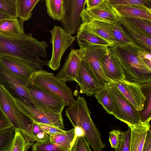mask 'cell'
<instances>
[{
    "mask_svg": "<svg viewBox=\"0 0 151 151\" xmlns=\"http://www.w3.org/2000/svg\"><path fill=\"white\" fill-rule=\"evenodd\" d=\"M15 134L12 127L0 131V151H6L12 142Z\"/></svg>",
    "mask_w": 151,
    "mask_h": 151,
    "instance_id": "obj_33",
    "label": "cell"
},
{
    "mask_svg": "<svg viewBox=\"0 0 151 151\" xmlns=\"http://www.w3.org/2000/svg\"><path fill=\"white\" fill-rule=\"evenodd\" d=\"M48 45L43 40L39 42L31 34L20 36L0 34V56H6L20 59L36 71L43 70L48 61L46 48Z\"/></svg>",
    "mask_w": 151,
    "mask_h": 151,
    "instance_id": "obj_1",
    "label": "cell"
},
{
    "mask_svg": "<svg viewBox=\"0 0 151 151\" xmlns=\"http://www.w3.org/2000/svg\"><path fill=\"white\" fill-rule=\"evenodd\" d=\"M30 83L47 92L59 96L67 106L76 101L70 88L58 80L53 73L43 70L36 71L32 75Z\"/></svg>",
    "mask_w": 151,
    "mask_h": 151,
    "instance_id": "obj_4",
    "label": "cell"
},
{
    "mask_svg": "<svg viewBox=\"0 0 151 151\" xmlns=\"http://www.w3.org/2000/svg\"><path fill=\"white\" fill-rule=\"evenodd\" d=\"M14 18L11 16L4 13L0 11V20L5 19H10Z\"/></svg>",
    "mask_w": 151,
    "mask_h": 151,
    "instance_id": "obj_47",
    "label": "cell"
},
{
    "mask_svg": "<svg viewBox=\"0 0 151 151\" xmlns=\"http://www.w3.org/2000/svg\"><path fill=\"white\" fill-rule=\"evenodd\" d=\"M117 17L121 28L132 44L141 50L151 52V36L142 30L129 24L118 16Z\"/></svg>",
    "mask_w": 151,
    "mask_h": 151,
    "instance_id": "obj_16",
    "label": "cell"
},
{
    "mask_svg": "<svg viewBox=\"0 0 151 151\" xmlns=\"http://www.w3.org/2000/svg\"><path fill=\"white\" fill-rule=\"evenodd\" d=\"M0 61L14 74L29 83L36 71L23 61L14 57L0 56Z\"/></svg>",
    "mask_w": 151,
    "mask_h": 151,
    "instance_id": "obj_19",
    "label": "cell"
},
{
    "mask_svg": "<svg viewBox=\"0 0 151 151\" xmlns=\"http://www.w3.org/2000/svg\"><path fill=\"white\" fill-rule=\"evenodd\" d=\"M50 141V136L43 131L38 133L30 141L32 142H36L37 143H42Z\"/></svg>",
    "mask_w": 151,
    "mask_h": 151,
    "instance_id": "obj_43",
    "label": "cell"
},
{
    "mask_svg": "<svg viewBox=\"0 0 151 151\" xmlns=\"http://www.w3.org/2000/svg\"><path fill=\"white\" fill-rule=\"evenodd\" d=\"M131 130L129 127L128 130L123 132L121 140L118 148L115 150L118 151H130Z\"/></svg>",
    "mask_w": 151,
    "mask_h": 151,
    "instance_id": "obj_36",
    "label": "cell"
},
{
    "mask_svg": "<svg viewBox=\"0 0 151 151\" xmlns=\"http://www.w3.org/2000/svg\"><path fill=\"white\" fill-rule=\"evenodd\" d=\"M0 106L15 130L23 133L33 122L19 109L15 99L0 85Z\"/></svg>",
    "mask_w": 151,
    "mask_h": 151,
    "instance_id": "obj_7",
    "label": "cell"
},
{
    "mask_svg": "<svg viewBox=\"0 0 151 151\" xmlns=\"http://www.w3.org/2000/svg\"><path fill=\"white\" fill-rule=\"evenodd\" d=\"M86 0H63V13L61 20L64 29L71 36L78 32L81 14Z\"/></svg>",
    "mask_w": 151,
    "mask_h": 151,
    "instance_id": "obj_11",
    "label": "cell"
},
{
    "mask_svg": "<svg viewBox=\"0 0 151 151\" xmlns=\"http://www.w3.org/2000/svg\"><path fill=\"white\" fill-rule=\"evenodd\" d=\"M81 59L78 49H72L56 78L65 83L75 81Z\"/></svg>",
    "mask_w": 151,
    "mask_h": 151,
    "instance_id": "obj_17",
    "label": "cell"
},
{
    "mask_svg": "<svg viewBox=\"0 0 151 151\" xmlns=\"http://www.w3.org/2000/svg\"><path fill=\"white\" fill-rule=\"evenodd\" d=\"M50 32L52 53L51 58L48 61L47 66L55 71L60 67L61 60L64 53L73 44L75 38L69 35L59 26H55Z\"/></svg>",
    "mask_w": 151,
    "mask_h": 151,
    "instance_id": "obj_8",
    "label": "cell"
},
{
    "mask_svg": "<svg viewBox=\"0 0 151 151\" xmlns=\"http://www.w3.org/2000/svg\"><path fill=\"white\" fill-rule=\"evenodd\" d=\"M29 83L14 74L0 61V85L15 100L36 107L27 90Z\"/></svg>",
    "mask_w": 151,
    "mask_h": 151,
    "instance_id": "obj_5",
    "label": "cell"
},
{
    "mask_svg": "<svg viewBox=\"0 0 151 151\" xmlns=\"http://www.w3.org/2000/svg\"><path fill=\"white\" fill-rule=\"evenodd\" d=\"M80 26L95 33L114 44L115 43L111 29L110 22L94 19L82 23Z\"/></svg>",
    "mask_w": 151,
    "mask_h": 151,
    "instance_id": "obj_22",
    "label": "cell"
},
{
    "mask_svg": "<svg viewBox=\"0 0 151 151\" xmlns=\"http://www.w3.org/2000/svg\"><path fill=\"white\" fill-rule=\"evenodd\" d=\"M113 7L126 6H134L151 12V0H107Z\"/></svg>",
    "mask_w": 151,
    "mask_h": 151,
    "instance_id": "obj_28",
    "label": "cell"
},
{
    "mask_svg": "<svg viewBox=\"0 0 151 151\" xmlns=\"http://www.w3.org/2000/svg\"><path fill=\"white\" fill-rule=\"evenodd\" d=\"M78 50L81 55L89 63L102 87L110 84L104 74L101 65L102 59L109 52L108 47L93 45Z\"/></svg>",
    "mask_w": 151,
    "mask_h": 151,
    "instance_id": "obj_10",
    "label": "cell"
},
{
    "mask_svg": "<svg viewBox=\"0 0 151 151\" xmlns=\"http://www.w3.org/2000/svg\"><path fill=\"white\" fill-rule=\"evenodd\" d=\"M77 37L80 48H84L93 45H104L109 47H112L114 44L95 33L80 26Z\"/></svg>",
    "mask_w": 151,
    "mask_h": 151,
    "instance_id": "obj_20",
    "label": "cell"
},
{
    "mask_svg": "<svg viewBox=\"0 0 151 151\" xmlns=\"http://www.w3.org/2000/svg\"><path fill=\"white\" fill-rule=\"evenodd\" d=\"M106 87L112 98L114 106L112 114L128 126L141 123L139 111L124 96L114 83Z\"/></svg>",
    "mask_w": 151,
    "mask_h": 151,
    "instance_id": "obj_6",
    "label": "cell"
},
{
    "mask_svg": "<svg viewBox=\"0 0 151 151\" xmlns=\"http://www.w3.org/2000/svg\"><path fill=\"white\" fill-rule=\"evenodd\" d=\"M101 65L104 74L110 83L126 80L124 70L109 48V52L102 59Z\"/></svg>",
    "mask_w": 151,
    "mask_h": 151,
    "instance_id": "obj_18",
    "label": "cell"
},
{
    "mask_svg": "<svg viewBox=\"0 0 151 151\" xmlns=\"http://www.w3.org/2000/svg\"><path fill=\"white\" fill-rule=\"evenodd\" d=\"M32 151H72L64 148L51 141L33 144Z\"/></svg>",
    "mask_w": 151,
    "mask_h": 151,
    "instance_id": "obj_34",
    "label": "cell"
},
{
    "mask_svg": "<svg viewBox=\"0 0 151 151\" xmlns=\"http://www.w3.org/2000/svg\"><path fill=\"white\" fill-rule=\"evenodd\" d=\"M114 83L137 110L139 111L143 110L146 99L141 90L140 84L126 80Z\"/></svg>",
    "mask_w": 151,
    "mask_h": 151,
    "instance_id": "obj_15",
    "label": "cell"
},
{
    "mask_svg": "<svg viewBox=\"0 0 151 151\" xmlns=\"http://www.w3.org/2000/svg\"><path fill=\"white\" fill-rule=\"evenodd\" d=\"M40 0H17V17L24 22L31 17L33 10Z\"/></svg>",
    "mask_w": 151,
    "mask_h": 151,
    "instance_id": "obj_26",
    "label": "cell"
},
{
    "mask_svg": "<svg viewBox=\"0 0 151 151\" xmlns=\"http://www.w3.org/2000/svg\"><path fill=\"white\" fill-rule=\"evenodd\" d=\"M109 48L122 67L127 81L139 84L151 82V69L138 56L140 49L133 44L116 43Z\"/></svg>",
    "mask_w": 151,
    "mask_h": 151,
    "instance_id": "obj_2",
    "label": "cell"
},
{
    "mask_svg": "<svg viewBox=\"0 0 151 151\" xmlns=\"http://www.w3.org/2000/svg\"><path fill=\"white\" fill-rule=\"evenodd\" d=\"M33 144L27 141L20 130H15L14 138L6 151H27Z\"/></svg>",
    "mask_w": 151,
    "mask_h": 151,
    "instance_id": "obj_27",
    "label": "cell"
},
{
    "mask_svg": "<svg viewBox=\"0 0 151 151\" xmlns=\"http://www.w3.org/2000/svg\"></svg>",
    "mask_w": 151,
    "mask_h": 151,
    "instance_id": "obj_48",
    "label": "cell"
},
{
    "mask_svg": "<svg viewBox=\"0 0 151 151\" xmlns=\"http://www.w3.org/2000/svg\"><path fill=\"white\" fill-rule=\"evenodd\" d=\"M117 17L114 8L107 0L95 7L85 9L81 14L82 23L94 19L113 23L117 21Z\"/></svg>",
    "mask_w": 151,
    "mask_h": 151,
    "instance_id": "obj_14",
    "label": "cell"
},
{
    "mask_svg": "<svg viewBox=\"0 0 151 151\" xmlns=\"http://www.w3.org/2000/svg\"><path fill=\"white\" fill-rule=\"evenodd\" d=\"M28 91L36 107L55 113H62L66 104L59 96L47 92L30 82Z\"/></svg>",
    "mask_w": 151,
    "mask_h": 151,
    "instance_id": "obj_9",
    "label": "cell"
},
{
    "mask_svg": "<svg viewBox=\"0 0 151 151\" xmlns=\"http://www.w3.org/2000/svg\"><path fill=\"white\" fill-rule=\"evenodd\" d=\"M150 122L128 126L131 130L130 151H142L147 132L151 127Z\"/></svg>",
    "mask_w": 151,
    "mask_h": 151,
    "instance_id": "obj_21",
    "label": "cell"
},
{
    "mask_svg": "<svg viewBox=\"0 0 151 151\" xmlns=\"http://www.w3.org/2000/svg\"><path fill=\"white\" fill-rule=\"evenodd\" d=\"M50 137L51 141L69 150H72L76 141L74 128Z\"/></svg>",
    "mask_w": 151,
    "mask_h": 151,
    "instance_id": "obj_25",
    "label": "cell"
},
{
    "mask_svg": "<svg viewBox=\"0 0 151 151\" xmlns=\"http://www.w3.org/2000/svg\"><path fill=\"white\" fill-rule=\"evenodd\" d=\"M123 132L119 130H114L111 131L109 134V140L112 147L117 149L119 146Z\"/></svg>",
    "mask_w": 151,
    "mask_h": 151,
    "instance_id": "obj_38",
    "label": "cell"
},
{
    "mask_svg": "<svg viewBox=\"0 0 151 151\" xmlns=\"http://www.w3.org/2000/svg\"><path fill=\"white\" fill-rule=\"evenodd\" d=\"M47 12L54 20H61L63 13V0H46Z\"/></svg>",
    "mask_w": 151,
    "mask_h": 151,
    "instance_id": "obj_29",
    "label": "cell"
},
{
    "mask_svg": "<svg viewBox=\"0 0 151 151\" xmlns=\"http://www.w3.org/2000/svg\"><path fill=\"white\" fill-rule=\"evenodd\" d=\"M110 26L111 30L114 38L116 43L133 44L131 41L122 30L118 20L116 22L110 23Z\"/></svg>",
    "mask_w": 151,
    "mask_h": 151,
    "instance_id": "obj_32",
    "label": "cell"
},
{
    "mask_svg": "<svg viewBox=\"0 0 151 151\" xmlns=\"http://www.w3.org/2000/svg\"><path fill=\"white\" fill-rule=\"evenodd\" d=\"M138 53L139 58L151 69V52L140 50L138 52Z\"/></svg>",
    "mask_w": 151,
    "mask_h": 151,
    "instance_id": "obj_41",
    "label": "cell"
},
{
    "mask_svg": "<svg viewBox=\"0 0 151 151\" xmlns=\"http://www.w3.org/2000/svg\"><path fill=\"white\" fill-rule=\"evenodd\" d=\"M81 57L82 59L75 81L79 86L81 93L91 96L102 87L88 61Z\"/></svg>",
    "mask_w": 151,
    "mask_h": 151,
    "instance_id": "obj_13",
    "label": "cell"
},
{
    "mask_svg": "<svg viewBox=\"0 0 151 151\" xmlns=\"http://www.w3.org/2000/svg\"><path fill=\"white\" fill-rule=\"evenodd\" d=\"M15 100L19 109L33 122L64 129L62 113H55L37 107L29 106Z\"/></svg>",
    "mask_w": 151,
    "mask_h": 151,
    "instance_id": "obj_12",
    "label": "cell"
},
{
    "mask_svg": "<svg viewBox=\"0 0 151 151\" xmlns=\"http://www.w3.org/2000/svg\"><path fill=\"white\" fill-rule=\"evenodd\" d=\"M24 22L18 18L0 20V34L20 36L24 35Z\"/></svg>",
    "mask_w": 151,
    "mask_h": 151,
    "instance_id": "obj_23",
    "label": "cell"
},
{
    "mask_svg": "<svg viewBox=\"0 0 151 151\" xmlns=\"http://www.w3.org/2000/svg\"><path fill=\"white\" fill-rule=\"evenodd\" d=\"M142 151H151V128L148 130Z\"/></svg>",
    "mask_w": 151,
    "mask_h": 151,
    "instance_id": "obj_44",
    "label": "cell"
},
{
    "mask_svg": "<svg viewBox=\"0 0 151 151\" xmlns=\"http://www.w3.org/2000/svg\"><path fill=\"white\" fill-rule=\"evenodd\" d=\"M95 96L104 109L109 114H112L114 110L113 101L106 87L101 89L95 94Z\"/></svg>",
    "mask_w": 151,
    "mask_h": 151,
    "instance_id": "obj_30",
    "label": "cell"
},
{
    "mask_svg": "<svg viewBox=\"0 0 151 151\" xmlns=\"http://www.w3.org/2000/svg\"><path fill=\"white\" fill-rule=\"evenodd\" d=\"M118 16L136 17L151 20V12L140 8L126 6L113 7Z\"/></svg>",
    "mask_w": 151,
    "mask_h": 151,
    "instance_id": "obj_24",
    "label": "cell"
},
{
    "mask_svg": "<svg viewBox=\"0 0 151 151\" xmlns=\"http://www.w3.org/2000/svg\"><path fill=\"white\" fill-rule=\"evenodd\" d=\"M118 16L129 24L142 30L151 36V20L138 18Z\"/></svg>",
    "mask_w": 151,
    "mask_h": 151,
    "instance_id": "obj_31",
    "label": "cell"
},
{
    "mask_svg": "<svg viewBox=\"0 0 151 151\" xmlns=\"http://www.w3.org/2000/svg\"><path fill=\"white\" fill-rule=\"evenodd\" d=\"M65 116L74 127H79L83 131L84 137L94 151H102L105 147L101 135L91 119L87 102L79 96L75 102L65 110Z\"/></svg>",
    "mask_w": 151,
    "mask_h": 151,
    "instance_id": "obj_3",
    "label": "cell"
},
{
    "mask_svg": "<svg viewBox=\"0 0 151 151\" xmlns=\"http://www.w3.org/2000/svg\"><path fill=\"white\" fill-rule=\"evenodd\" d=\"M36 123L42 131L49 136L63 132L65 131L60 128L53 126L38 123Z\"/></svg>",
    "mask_w": 151,
    "mask_h": 151,
    "instance_id": "obj_40",
    "label": "cell"
},
{
    "mask_svg": "<svg viewBox=\"0 0 151 151\" xmlns=\"http://www.w3.org/2000/svg\"><path fill=\"white\" fill-rule=\"evenodd\" d=\"M72 151H91L89 143L84 137L76 138Z\"/></svg>",
    "mask_w": 151,
    "mask_h": 151,
    "instance_id": "obj_39",
    "label": "cell"
},
{
    "mask_svg": "<svg viewBox=\"0 0 151 151\" xmlns=\"http://www.w3.org/2000/svg\"><path fill=\"white\" fill-rule=\"evenodd\" d=\"M16 1L17 0H0V11L14 18H17Z\"/></svg>",
    "mask_w": 151,
    "mask_h": 151,
    "instance_id": "obj_35",
    "label": "cell"
},
{
    "mask_svg": "<svg viewBox=\"0 0 151 151\" xmlns=\"http://www.w3.org/2000/svg\"><path fill=\"white\" fill-rule=\"evenodd\" d=\"M43 131L37 124L33 122L29 124L24 132L22 133L26 140L30 142L31 140L37 134Z\"/></svg>",
    "mask_w": 151,
    "mask_h": 151,
    "instance_id": "obj_37",
    "label": "cell"
},
{
    "mask_svg": "<svg viewBox=\"0 0 151 151\" xmlns=\"http://www.w3.org/2000/svg\"><path fill=\"white\" fill-rule=\"evenodd\" d=\"M12 127L11 124L0 106V131Z\"/></svg>",
    "mask_w": 151,
    "mask_h": 151,
    "instance_id": "obj_42",
    "label": "cell"
},
{
    "mask_svg": "<svg viewBox=\"0 0 151 151\" xmlns=\"http://www.w3.org/2000/svg\"><path fill=\"white\" fill-rule=\"evenodd\" d=\"M74 128L75 140L76 138L78 137H84V132L82 129L79 127H76Z\"/></svg>",
    "mask_w": 151,
    "mask_h": 151,
    "instance_id": "obj_46",
    "label": "cell"
},
{
    "mask_svg": "<svg viewBox=\"0 0 151 151\" xmlns=\"http://www.w3.org/2000/svg\"><path fill=\"white\" fill-rule=\"evenodd\" d=\"M105 0H86V8L95 7L104 1Z\"/></svg>",
    "mask_w": 151,
    "mask_h": 151,
    "instance_id": "obj_45",
    "label": "cell"
}]
</instances>
